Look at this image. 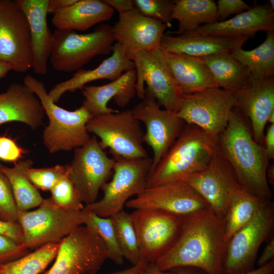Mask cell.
I'll return each instance as SVG.
<instances>
[{
  "label": "cell",
  "instance_id": "1",
  "mask_svg": "<svg viewBox=\"0 0 274 274\" xmlns=\"http://www.w3.org/2000/svg\"><path fill=\"white\" fill-rule=\"evenodd\" d=\"M227 243L224 219L209 207L186 216L178 240L155 264L163 271L192 267L222 274Z\"/></svg>",
  "mask_w": 274,
  "mask_h": 274
},
{
  "label": "cell",
  "instance_id": "2",
  "mask_svg": "<svg viewBox=\"0 0 274 274\" xmlns=\"http://www.w3.org/2000/svg\"><path fill=\"white\" fill-rule=\"evenodd\" d=\"M246 118L239 109L233 108L227 126L217 139V149L245 190L271 200L272 193L266 177L269 160L264 146L254 141Z\"/></svg>",
  "mask_w": 274,
  "mask_h": 274
},
{
  "label": "cell",
  "instance_id": "3",
  "mask_svg": "<svg viewBox=\"0 0 274 274\" xmlns=\"http://www.w3.org/2000/svg\"><path fill=\"white\" fill-rule=\"evenodd\" d=\"M217 149V138L194 125L186 124L150 175L147 188L184 180L203 170Z\"/></svg>",
  "mask_w": 274,
  "mask_h": 274
},
{
  "label": "cell",
  "instance_id": "4",
  "mask_svg": "<svg viewBox=\"0 0 274 274\" xmlns=\"http://www.w3.org/2000/svg\"><path fill=\"white\" fill-rule=\"evenodd\" d=\"M23 84L37 96L49 119L42 138L50 153L71 151L88 142L86 125L93 116L87 109L81 106L71 111L59 107L50 98L44 83L31 75L24 77Z\"/></svg>",
  "mask_w": 274,
  "mask_h": 274
},
{
  "label": "cell",
  "instance_id": "5",
  "mask_svg": "<svg viewBox=\"0 0 274 274\" xmlns=\"http://www.w3.org/2000/svg\"><path fill=\"white\" fill-rule=\"evenodd\" d=\"M49 61L53 68L62 72L77 71L94 57L109 54L115 40L112 26L102 24L93 32L57 29Z\"/></svg>",
  "mask_w": 274,
  "mask_h": 274
},
{
  "label": "cell",
  "instance_id": "6",
  "mask_svg": "<svg viewBox=\"0 0 274 274\" xmlns=\"http://www.w3.org/2000/svg\"><path fill=\"white\" fill-rule=\"evenodd\" d=\"M18 222L23 234V244L36 250L50 243H60L83 225L82 211L65 210L57 206L51 197L44 199L33 211L18 212Z\"/></svg>",
  "mask_w": 274,
  "mask_h": 274
},
{
  "label": "cell",
  "instance_id": "7",
  "mask_svg": "<svg viewBox=\"0 0 274 274\" xmlns=\"http://www.w3.org/2000/svg\"><path fill=\"white\" fill-rule=\"evenodd\" d=\"M98 136L102 148L113 157L139 159L148 157L143 146L144 132L132 110L93 116L86 125Z\"/></svg>",
  "mask_w": 274,
  "mask_h": 274
},
{
  "label": "cell",
  "instance_id": "8",
  "mask_svg": "<svg viewBox=\"0 0 274 274\" xmlns=\"http://www.w3.org/2000/svg\"><path fill=\"white\" fill-rule=\"evenodd\" d=\"M113 158L115 160L113 174L111 180L101 188L102 197L84 208L101 217H111L123 211L131 197L147 188L152 162L149 157L139 159Z\"/></svg>",
  "mask_w": 274,
  "mask_h": 274
},
{
  "label": "cell",
  "instance_id": "9",
  "mask_svg": "<svg viewBox=\"0 0 274 274\" xmlns=\"http://www.w3.org/2000/svg\"><path fill=\"white\" fill-rule=\"evenodd\" d=\"M273 227L274 204L266 200L252 219L227 241L222 274H240L254 269L259 249L272 237Z\"/></svg>",
  "mask_w": 274,
  "mask_h": 274
},
{
  "label": "cell",
  "instance_id": "10",
  "mask_svg": "<svg viewBox=\"0 0 274 274\" xmlns=\"http://www.w3.org/2000/svg\"><path fill=\"white\" fill-rule=\"evenodd\" d=\"M236 106L235 91L213 87L182 95L176 113L186 124L194 125L218 139Z\"/></svg>",
  "mask_w": 274,
  "mask_h": 274
},
{
  "label": "cell",
  "instance_id": "11",
  "mask_svg": "<svg viewBox=\"0 0 274 274\" xmlns=\"http://www.w3.org/2000/svg\"><path fill=\"white\" fill-rule=\"evenodd\" d=\"M141 260L156 263L178 240L186 217L159 210L137 209L130 214Z\"/></svg>",
  "mask_w": 274,
  "mask_h": 274
},
{
  "label": "cell",
  "instance_id": "12",
  "mask_svg": "<svg viewBox=\"0 0 274 274\" xmlns=\"http://www.w3.org/2000/svg\"><path fill=\"white\" fill-rule=\"evenodd\" d=\"M107 259L98 234L82 225L61 240L53 264L43 274H96Z\"/></svg>",
  "mask_w": 274,
  "mask_h": 274
},
{
  "label": "cell",
  "instance_id": "13",
  "mask_svg": "<svg viewBox=\"0 0 274 274\" xmlns=\"http://www.w3.org/2000/svg\"><path fill=\"white\" fill-rule=\"evenodd\" d=\"M115 164V159L107 155L95 135L83 146L74 149L67 172L85 205L96 201L99 190L112 178Z\"/></svg>",
  "mask_w": 274,
  "mask_h": 274
},
{
  "label": "cell",
  "instance_id": "14",
  "mask_svg": "<svg viewBox=\"0 0 274 274\" xmlns=\"http://www.w3.org/2000/svg\"><path fill=\"white\" fill-rule=\"evenodd\" d=\"M137 80L136 93L143 99L145 90L165 110L177 113L181 93L160 49L139 51L131 57Z\"/></svg>",
  "mask_w": 274,
  "mask_h": 274
},
{
  "label": "cell",
  "instance_id": "15",
  "mask_svg": "<svg viewBox=\"0 0 274 274\" xmlns=\"http://www.w3.org/2000/svg\"><path fill=\"white\" fill-rule=\"evenodd\" d=\"M0 59L17 73L31 68L29 25L15 0H0Z\"/></svg>",
  "mask_w": 274,
  "mask_h": 274
},
{
  "label": "cell",
  "instance_id": "16",
  "mask_svg": "<svg viewBox=\"0 0 274 274\" xmlns=\"http://www.w3.org/2000/svg\"><path fill=\"white\" fill-rule=\"evenodd\" d=\"M160 107L156 99L145 90L144 98L132 110L136 118L145 124L146 130L144 133L143 142L153 151L149 176L185 126V122L176 113L162 110Z\"/></svg>",
  "mask_w": 274,
  "mask_h": 274
},
{
  "label": "cell",
  "instance_id": "17",
  "mask_svg": "<svg viewBox=\"0 0 274 274\" xmlns=\"http://www.w3.org/2000/svg\"><path fill=\"white\" fill-rule=\"evenodd\" d=\"M184 180L223 218L233 197L244 189L230 164L218 149L205 169Z\"/></svg>",
  "mask_w": 274,
  "mask_h": 274
},
{
  "label": "cell",
  "instance_id": "18",
  "mask_svg": "<svg viewBox=\"0 0 274 274\" xmlns=\"http://www.w3.org/2000/svg\"><path fill=\"white\" fill-rule=\"evenodd\" d=\"M125 206L134 210H159L186 217L209 208L207 202L185 180L147 188Z\"/></svg>",
  "mask_w": 274,
  "mask_h": 274
},
{
  "label": "cell",
  "instance_id": "19",
  "mask_svg": "<svg viewBox=\"0 0 274 274\" xmlns=\"http://www.w3.org/2000/svg\"><path fill=\"white\" fill-rule=\"evenodd\" d=\"M166 27L165 24L144 15L134 8L119 15L112 32L115 41L122 46L131 59L138 51L159 49Z\"/></svg>",
  "mask_w": 274,
  "mask_h": 274
},
{
  "label": "cell",
  "instance_id": "20",
  "mask_svg": "<svg viewBox=\"0 0 274 274\" xmlns=\"http://www.w3.org/2000/svg\"><path fill=\"white\" fill-rule=\"evenodd\" d=\"M235 92L236 108L250 120L254 141L263 146L265 127L274 112V78L251 80Z\"/></svg>",
  "mask_w": 274,
  "mask_h": 274
},
{
  "label": "cell",
  "instance_id": "21",
  "mask_svg": "<svg viewBox=\"0 0 274 274\" xmlns=\"http://www.w3.org/2000/svg\"><path fill=\"white\" fill-rule=\"evenodd\" d=\"M260 31H274V10L268 4L254 2L250 9L231 19L200 25L189 32L250 39Z\"/></svg>",
  "mask_w": 274,
  "mask_h": 274
},
{
  "label": "cell",
  "instance_id": "22",
  "mask_svg": "<svg viewBox=\"0 0 274 274\" xmlns=\"http://www.w3.org/2000/svg\"><path fill=\"white\" fill-rule=\"evenodd\" d=\"M26 15L29 25L33 72L40 75L47 73L48 62L53 45V34L47 22L48 0H15Z\"/></svg>",
  "mask_w": 274,
  "mask_h": 274
},
{
  "label": "cell",
  "instance_id": "23",
  "mask_svg": "<svg viewBox=\"0 0 274 274\" xmlns=\"http://www.w3.org/2000/svg\"><path fill=\"white\" fill-rule=\"evenodd\" d=\"M112 51V55L95 68L80 69L71 78L55 85L48 92L51 100L56 103L67 91L74 92L82 89L87 83L98 80L112 81L125 72L135 69L134 62L127 56L120 44L115 43Z\"/></svg>",
  "mask_w": 274,
  "mask_h": 274
},
{
  "label": "cell",
  "instance_id": "24",
  "mask_svg": "<svg viewBox=\"0 0 274 274\" xmlns=\"http://www.w3.org/2000/svg\"><path fill=\"white\" fill-rule=\"evenodd\" d=\"M249 38L229 37L187 32L177 36L164 33L160 49L164 52L197 57L221 52H231L242 47Z\"/></svg>",
  "mask_w": 274,
  "mask_h": 274
},
{
  "label": "cell",
  "instance_id": "25",
  "mask_svg": "<svg viewBox=\"0 0 274 274\" xmlns=\"http://www.w3.org/2000/svg\"><path fill=\"white\" fill-rule=\"evenodd\" d=\"M44 116L39 99L23 83H13L0 93V124L17 121L36 129L43 123Z\"/></svg>",
  "mask_w": 274,
  "mask_h": 274
},
{
  "label": "cell",
  "instance_id": "26",
  "mask_svg": "<svg viewBox=\"0 0 274 274\" xmlns=\"http://www.w3.org/2000/svg\"><path fill=\"white\" fill-rule=\"evenodd\" d=\"M137 76L135 69L128 71L111 82L100 86H84V97L82 106L92 116L117 112L119 111L108 107L113 98L119 107L126 106L136 93Z\"/></svg>",
  "mask_w": 274,
  "mask_h": 274
},
{
  "label": "cell",
  "instance_id": "27",
  "mask_svg": "<svg viewBox=\"0 0 274 274\" xmlns=\"http://www.w3.org/2000/svg\"><path fill=\"white\" fill-rule=\"evenodd\" d=\"M162 51L182 95L219 87L209 68L200 58Z\"/></svg>",
  "mask_w": 274,
  "mask_h": 274
},
{
  "label": "cell",
  "instance_id": "28",
  "mask_svg": "<svg viewBox=\"0 0 274 274\" xmlns=\"http://www.w3.org/2000/svg\"><path fill=\"white\" fill-rule=\"evenodd\" d=\"M114 14V10L103 0H77L54 13L52 23L57 29L85 31L109 20Z\"/></svg>",
  "mask_w": 274,
  "mask_h": 274
},
{
  "label": "cell",
  "instance_id": "29",
  "mask_svg": "<svg viewBox=\"0 0 274 274\" xmlns=\"http://www.w3.org/2000/svg\"><path fill=\"white\" fill-rule=\"evenodd\" d=\"M171 18L178 21L177 30L168 32L181 35L196 29L202 24H209L219 21L217 5L214 0H176Z\"/></svg>",
  "mask_w": 274,
  "mask_h": 274
},
{
  "label": "cell",
  "instance_id": "30",
  "mask_svg": "<svg viewBox=\"0 0 274 274\" xmlns=\"http://www.w3.org/2000/svg\"><path fill=\"white\" fill-rule=\"evenodd\" d=\"M199 58L208 66L220 88L237 91L251 80L247 68L230 52H221Z\"/></svg>",
  "mask_w": 274,
  "mask_h": 274
},
{
  "label": "cell",
  "instance_id": "31",
  "mask_svg": "<svg viewBox=\"0 0 274 274\" xmlns=\"http://www.w3.org/2000/svg\"><path fill=\"white\" fill-rule=\"evenodd\" d=\"M266 32V38L257 48L244 50L242 47L231 54L248 70L251 80L274 78V31Z\"/></svg>",
  "mask_w": 274,
  "mask_h": 274
},
{
  "label": "cell",
  "instance_id": "32",
  "mask_svg": "<svg viewBox=\"0 0 274 274\" xmlns=\"http://www.w3.org/2000/svg\"><path fill=\"white\" fill-rule=\"evenodd\" d=\"M264 201L244 189L235 195L224 218L227 241L252 219Z\"/></svg>",
  "mask_w": 274,
  "mask_h": 274
},
{
  "label": "cell",
  "instance_id": "33",
  "mask_svg": "<svg viewBox=\"0 0 274 274\" xmlns=\"http://www.w3.org/2000/svg\"><path fill=\"white\" fill-rule=\"evenodd\" d=\"M60 243L45 245L32 252L0 265V274H39L55 259Z\"/></svg>",
  "mask_w": 274,
  "mask_h": 274
},
{
  "label": "cell",
  "instance_id": "34",
  "mask_svg": "<svg viewBox=\"0 0 274 274\" xmlns=\"http://www.w3.org/2000/svg\"><path fill=\"white\" fill-rule=\"evenodd\" d=\"M0 170L10 183L18 212L27 211L40 206L44 198L38 188L24 175L18 162H16L12 167L6 166L0 163Z\"/></svg>",
  "mask_w": 274,
  "mask_h": 274
},
{
  "label": "cell",
  "instance_id": "35",
  "mask_svg": "<svg viewBox=\"0 0 274 274\" xmlns=\"http://www.w3.org/2000/svg\"><path fill=\"white\" fill-rule=\"evenodd\" d=\"M110 218L124 259L132 265L137 264L141 260L138 239L130 214L123 210Z\"/></svg>",
  "mask_w": 274,
  "mask_h": 274
},
{
  "label": "cell",
  "instance_id": "36",
  "mask_svg": "<svg viewBox=\"0 0 274 274\" xmlns=\"http://www.w3.org/2000/svg\"><path fill=\"white\" fill-rule=\"evenodd\" d=\"M83 225L93 228L102 241L110 259L117 265H122L124 258L117 241L114 226L110 217H101L92 212L82 210Z\"/></svg>",
  "mask_w": 274,
  "mask_h": 274
},
{
  "label": "cell",
  "instance_id": "37",
  "mask_svg": "<svg viewBox=\"0 0 274 274\" xmlns=\"http://www.w3.org/2000/svg\"><path fill=\"white\" fill-rule=\"evenodd\" d=\"M21 170L38 189L50 191L67 172V165H57L50 167L32 168L29 161H17Z\"/></svg>",
  "mask_w": 274,
  "mask_h": 274
},
{
  "label": "cell",
  "instance_id": "38",
  "mask_svg": "<svg viewBox=\"0 0 274 274\" xmlns=\"http://www.w3.org/2000/svg\"><path fill=\"white\" fill-rule=\"evenodd\" d=\"M50 191L53 202L62 209L82 211L84 208L73 183L68 176L67 172Z\"/></svg>",
  "mask_w": 274,
  "mask_h": 274
},
{
  "label": "cell",
  "instance_id": "39",
  "mask_svg": "<svg viewBox=\"0 0 274 274\" xmlns=\"http://www.w3.org/2000/svg\"><path fill=\"white\" fill-rule=\"evenodd\" d=\"M134 7L142 14L165 24L172 26L171 15L174 7V1L133 0Z\"/></svg>",
  "mask_w": 274,
  "mask_h": 274
},
{
  "label": "cell",
  "instance_id": "40",
  "mask_svg": "<svg viewBox=\"0 0 274 274\" xmlns=\"http://www.w3.org/2000/svg\"><path fill=\"white\" fill-rule=\"evenodd\" d=\"M18 213L10 183L0 170V220L18 223Z\"/></svg>",
  "mask_w": 274,
  "mask_h": 274
},
{
  "label": "cell",
  "instance_id": "41",
  "mask_svg": "<svg viewBox=\"0 0 274 274\" xmlns=\"http://www.w3.org/2000/svg\"><path fill=\"white\" fill-rule=\"evenodd\" d=\"M24 244L0 234V265L19 258L29 253Z\"/></svg>",
  "mask_w": 274,
  "mask_h": 274
},
{
  "label": "cell",
  "instance_id": "42",
  "mask_svg": "<svg viewBox=\"0 0 274 274\" xmlns=\"http://www.w3.org/2000/svg\"><path fill=\"white\" fill-rule=\"evenodd\" d=\"M216 5L219 21H224L230 15L238 14L251 8V6L242 0H219Z\"/></svg>",
  "mask_w": 274,
  "mask_h": 274
},
{
  "label": "cell",
  "instance_id": "43",
  "mask_svg": "<svg viewBox=\"0 0 274 274\" xmlns=\"http://www.w3.org/2000/svg\"><path fill=\"white\" fill-rule=\"evenodd\" d=\"M24 153L23 150L13 140L6 136H0V159L16 163Z\"/></svg>",
  "mask_w": 274,
  "mask_h": 274
},
{
  "label": "cell",
  "instance_id": "44",
  "mask_svg": "<svg viewBox=\"0 0 274 274\" xmlns=\"http://www.w3.org/2000/svg\"><path fill=\"white\" fill-rule=\"evenodd\" d=\"M0 234L7 236L19 244H24L22 230L18 223L0 220Z\"/></svg>",
  "mask_w": 274,
  "mask_h": 274
},
{
  "label": "cell",
  "instance_id": "45",
  "mask_svg": "<svg viewBox=\"0 0 274 274\" xmlns=\"http://www.w3.org/2000/svg\"><path fill=\"white\" fill-rule=\"evenodd\" d=\"M114 10L117 11L119 15L126 13L135 7L132 0H103Z\"/></svg>",
  "mask_w": 274,
  "mask_h": 274
},
{
  "label": "cell",
  "instance_id": "46",
  "mask_svg": "<svg viewBox=\"0 0 274 274\" xmlns=\"http://www.w3.org/2000/svg\"><path fill=\"white\" fill-rule=\"evenodd\" d=\"M263 146L269 160L274 158V124H270L264 134Z\"/></svg>",
  "mask_w": 274,
  "mask_h": 274
},
{
  "label": "cell",
  "instance_id": "47",
  "mask_svg": "<svg viewBox=\"0 0 274 274\" xmlns=\"http://www.w3.org/2000/svg\"><path fill=\"white\" fill-rule=\"evenodd\" d=\"M274 237L272 236L267 245L260 257L257 261L258 267L262 266L272 260L274 259Z\"/></svg>",
  "mask_w": 274,
  "mask_h": 274
},
{
  "label": "cell",
  "instance_id": "48",
  "mask_svg": "<svg viewBox=\"0 0 274 274\" xmlns=\"http://www.w3.org/2000/svg\"><path fill=\"white\" fill-rule=\"evenodd\" d=\"M77 0H48L47 12L54 14L77 2Z\"/></svg>",
  "mask_w": 274,
  "mask_h": 274
},
{
  "label": "cell",
  "instance_id": "49",
  "mask_svg": "<svg viewBox=\"0 0 274 274\" xmlns=\"http://www.w3.org/2000/svg\"><path fill=\"white\" fill-rule=\"evenodd\" d=\"M274 272V259L270 261L267 264L255 268L249 272L240 274H273ZM204 274H206L205 272Z\"/></svg>",
  "mask_w": 274,
  "mask_h": 274
},
{
  "label": "cell",
  "instance_id": "50",
  "mask_svg": "<svg viewBox=\"0 0 274 274\" xmlns=\"http://www.w3.org/2000/svg\"><path fill=\"white\" fill-rule=\"evenodd\" d=\"M147 263L143 261H141L137 264L133 265L130 267L117 271L110 274H138L143 270L147 265Z\"/></svg>",
  "mask_w": 274,
  "mask_h": 274
},
{
  "label": "cell",
  "instance_id": "51",
  "mask_svg": "<svg viewBox=\"0 0 274 274\" xmlns=\"http://www.w3.org/2000/svg\"><path fill=\"white\" fill-rule=\"evenodd\" d=\"M138 274H175L172 271L160 270L155 263H147L146 267Z\"/></svg>",
  "mask_w": 274,
  "mask_h": 274
},
{
  "label": "cell",
  "instance_id": "52",
  "mask_svg": "<svg viewBox=\"0 0 274 274\" xmlns=\"http://www.w3.org/2000/svg\"><path fill=\"white\" fill-rule=\"evenodd\" d=\"M169 271V270H168ZM170 271L175 274H204V272L200 269L192 267H178L174 268Z\"/></svg>",
  "mask_w": 274,
  "mask_h": 274
},
{
  "label": "cell",
  "instance_id": "53",
  "mask_svg": "<svg viewBox=\"0 0 274 274\" xmlns=\"http://www.w3.org/2000/svg\"><path fill=\"white\" fill-rule=\"evenodd\" d=\"M11 71L10 66L0 59V79L6 77Z\"/></svg>",
  "mask_w": 274,
  "mask_h": 274
},
{
  "label": "cell",
  "instance_id": "54",
  "mask_svg": "<svg viewBox=\"0 0 274 274\" xmlns=\"http://www.w3.org/2000/svg\"><path fill=\"white\" fill-rule=\"evenodd\" d=\"M266 177L268 184L273 185L274 184V168L273 165L268 167L266 171Z\"/></svg>",
  "mask_w": 274,
  "mask_h": 274
},
{
  "label": "cell",
  "instance_id": "55",
  "mask_svg": "<svg viewBox=\"0 0 274 274\" xmlns=\"http://www.w3.org/2000/svg\"><path fill=\"white\" fill-rule=\"evenodd\" d=\"M267 122L270 124H274V112H272L269 116Z\"/></svg>",
  "mask_w": 274,
  "mask_h": 274
},
{
  "label": "cell",
  "instance_id": "56",
  "mask_svg": "<svg viewBox=\"0 0 274 274\" xmlns=\"http://www.w3.org/2000/svg\"><path fill=\"white\" fill-rule=\"evenodd\" d=\"M274 1L273 0H270L269 1V6L271 8V9L273 10L274 9Z\"/></svg>",
  "mask_w": 274,
  "mask_h": 274
}]
</instances>
